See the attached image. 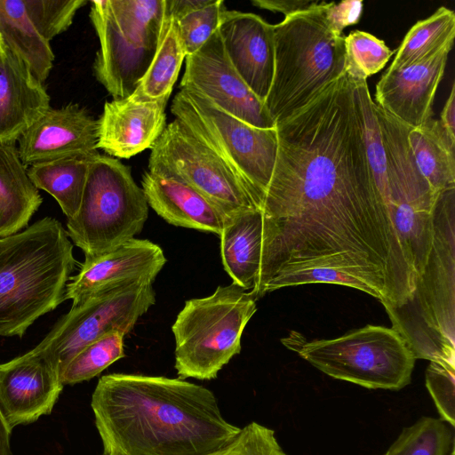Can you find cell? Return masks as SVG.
Returning <instances> with one entry per match:
<instances>
[{
  "label": "cell",
  "mask_w": 455,
  "mask_h": 455,
  "mask_svg": "<svg viewBox=\"0 0 455 455\" xmlns=\"http://www.w3.org/2000/svg\"><path fill=\"white\" fill-rule=\"evenodd\" d=\"M275 128L276 163L259 207L264 272L281 282L336 272L368 283L400 263L352 76L345 71Z\"/></svg>",
  "instance_id": "obj_1"
},
{
  "label": "cell",
  "mask_w": 455,
  "mask_h": 455,
  "mask_svg": "<svg viewBox=\"0 0 455 455\" xmlns=\"http://www.w3.org/2000/svg\"><path fill=\"white\" fill-rule=\"evenodd\" d=\"M91 407L100 455H206L241 428L222 416L210 389L180 378L107 374Z\"/></svg>",
  "instance_id": "obj_2"
},
{
  "label": "cell",
  "mask_w": 455,
  "mask_h": 455,
  "mask_svg": "<svg viewBox=\"0 0 455 455\" xmlns=\"http://www.w3.org/2000/svg\"><path fill=\"white\" fill-rule=\"evenodd\" d=\"M75 267L73 244L54 218L0 238V336L22 337L64 301Z\"/></svg>",
  "instance_id": "obj_3"
},
{
  "label": "cell",
  "mask_w": 455,
  "mask_h": 455,
  "mask_svg": "<svg viewBox=\"0 0 455 455\" xmlns=\"http://www.w3.org/2000/svg\"><path fill=\"white\" fill-rule=\"evenodd\" d=\"M455 188L439 195L432 250L406 304L386 310L416 359L455 367Z\"/></svg>",
  "instance_id": "obj_4"
},
{
  "label": "cell",
  "mask_w": 455,
  "mask_h": 455,
  "mask_svg": "<svg viewBox=\"0 0 455 455\" xmlns=\"http://www.w3.org/2000/svg\"><path fill=\"white\" fill-rule=\"evenodd\" d=\"M328 3L274 25L275 69L264 104L275 124L305 107L346 70L345 42L325 18Z\"/></svg>",
  "instance_id": "obj_5"
},
{
  "label": "cell",
  "mask_w": 455,
  "mask_h": 455,
  "mask_svg": "<svg viewBox=\"0 0 455 455\" xmlns=\"http://www.w3.org/2000/svg\"><path fill=\"white\" fill-rule=\"evenodd\" d=\"M165 15V0L91 1L100 40L93 74L114 100L135 92L157 51Z\"/></svg>",
  "instance_id": "obj_6"
},
{
  "label": "cell",
  "mask_w": 455,
  "mask_h": 455,
  "mask_svg": "<svg viewBox=\"0 0 455 455\" xmlns=\"http://www.w3.org/2000/svg\"><path fill=\"white\" fill-rule=\"evenodd\" d=\"M256 311L254 297L233 283L187 300L172 326L180 379H215L240 353L242 334Z\"/></svg>",
  "instance_id": "obj_7"
},
{
  "label": "cell",
  "mask_w": 455,
  "mask_h": 455,
  "mask_svg": "<svg viewBox=\"0 0 455 455\" xmlns=\"http://www.w3.org/2000/svg\"><path fill=\"white\" fill-rule=\"evenodd\" d=\"M282 343L328 376L370 389L405 387L416 361L404 338L394 328L380 325L311 341L291 331Z\"/></svg>",
  "instance_id": "obj_8"
},
{
  "label": "cell",
  "mask_w": 455,
  "mask_h": 455,
  "mask_svg": "<svg viewBox=\"0 0 455 455\" xmlns=\"http://www.w3.org/2000/svg\"><path fill=\"white\" fill-rule=\"evenodd\" d=\"M148 216L142 188L130 167L99 154L92 162L76 215L67 234L85 258L111 251L141 232Z\"/></svg>",
  "instance_id": "obj_9"
},
{
  "label": "cell",
  "mask_w": 455,
  "mask_h": 455,
  "mask_svg": "<svg viewBox=\"0 0 455 455\" xmlns=\"http://www.w3.org/2000/svg\"><path fill=\"white\" fill-rule=\"evenodd\" d=\"M171 111L224 161L259 209L276 163V128L251 126L184 89L175 95Z\"/></svg>",
  "instance_id": "obj_10"
},
{
  "label": "cell",
  "mask_w": 455,
  "mask_h": 455,
  "mask_svg": "<svg viewBox=\"0 0 455 455\" xmlns=\"http://www.w3.org/2000/svg\"><path fill=\"white\" fill-rule=\"evenodd\" d=\"M153 283L137 280L96 291L72 305L31 353L43 356L60 377L86 346L111 333H129L156 302Z\"/></svg>",
  "instance_id": "obj_11"
},
{
  "label": "cell",
  "mask_w": 455,
  "mask_h": 455,
  "mask_svg": "<svg viewBox=\"0 0 455 455\" xmlns=\"http://www.w3.org/2000/svg\"><path fill=\"white\" fill-rule=\"evenodd\" d=\"M387 158V207L405 250H428L435 234V192L419 170L408 141L411 128L375 103Z\"/></svg>",
  "instance_id": "obj_12"
},
{
  "label": "cell",
  "mask_w": 455,
  "mask_h": 455,
  "mask_svg": "<svg viewBox=\"0 0 455 455\" xmlns=\"http://www.w3.org/2000/svg\"><path fill=\"white\" fill-rule=\"evenodd\" d=\"M148 171L187 183L227 218L258 209L224 161L177 118L151 148Z\"/></svg>",
  "instance_id": "obj_13"
},
{
  "label": "cell",
  "mask_w": 455,
  "mask_h": 455,
  "mask_svg": "<svg viewBox=\"0 0 455 455\" xmlns=\"http://www.w3.org/2000/svg\"><path fill=\"white\" fill-rule=\"evenodd\" d=\"M180 89L195 92L235 118L258 128H275L265 104L235 71L219 29L205 44L186 56Z\"/></svg>",
  "instance_id": "obj_14"
},
{
  "label": "cell",
  "mask_w": 455,
  "mask_h": 455,
  "mask_svg": "<svg viewBox=\"0 0 455 455\" xmlns=\"http://www.w3.org/2000/svg\"><path fill=\"white\" fill-rule=\"evenodd\" d=\"M63 387L52 364L30 351L0 363V411L9 427L51 414Z\"/></svg>",
  "instance_id": "obj_15"
},
{
  "label": "cell",
  "mask_w": 455,
  "mask_h": 455,
  "mask_svg": "<svg viewBox=\"0 0 455 455\" xmlns=\"http://www.w3.org/2000/svg\"><path fill=\"white\" fill-rule=\"evenodd\" d=\"M98 120L85 108L68 103L50 108L18 139L25 166L77 155L98 154Z\"/></svg>",
  "instance_id": "obj_16"
},
{
  "label": "cell",
  "mask_w": 455,
  "mask_h": 455,
  "mask_svg": "<svg viewBox=\"0 0 455 455\" xmlns=\"http://www.w3.org/2000/svg\"><path fill=\"white\" fill-rule=\"evenodd\" d=\"M166 261L158 244L130 239L111 251L85 258L79 272L67 283L64 300L71 299L75 305L96 291L126 282L153 283Z\"/></svg>",
  "instance_id": "obj_17"
},
{
  "label": "cell",
  "mask_w": 455,
  "mask_h": 455,
  "mask_svg": "<svg viewBox=\"0 0 455 455\" xmlns=\"http://www.w3.org/2000/svg\"><path fill=\"white\" fill-rule=\"evenodd\" d=\"M449 44L411 66L388 69L376 84V104L410 128L433 118L432 106L443 78Z\"/></svg>",
  "instance_id": "obj_18"
},
{
  "label": "cell",
  "mask_w": 455,
  "mask_h": 455,
  "mask_svg": "<svg viewBox=\"0 0 455 455\" xmlns=\"http://www.w3.org/2000/svg\"><path fill=\"white\" fill-rule=\"evenodd\" d=\"M219 32L232 66L264 102L274 76V25L254 13L227 10Z\"/></svg>",
  "instance_id": "obj_19"
},
{
  "label": "cell",
  "mask_w": 455,
  "mask_h": 455,
  "mask_svg": "<svg viewBox=\"0 0 455 455\" xmlns=\"http://www.w3.org/2000/svg\"><path fill=\"white\" fill-rule=\"evenodd\" d=\"M168 99L138 102L128 97L106 102L98 119L97 148L125 159L151 148L166 126Z\"/></svg>",
  "instance_id": "obj_20"
},
{
  "label": "cell",
  "mask_w": 455,
  "mask_h": 455,
  "mask_svg": "<svg viewBox=\"0 0 455 455\" xmlns=\"http://www.w3.org/2000/svg\"><path fill=\"white\" fill-rule=\"evenodd\" d=\"M50 108L44 84L0 38V144L15 143Z\"/></svg>",
  "instance_id": "obj_21"
},
{
  "label": "cell",
  "mask_w": 455,
  "mask_h": 455,
  "mask_svg": "<svg viewBox=\"0 0 455 455\" xmlns=\"http://www.w3.org/2000/svg\"><path fill=\"white\" fill-rule=\"evenodd\" d=\"M141 185L148 204L169 224L220 235L228 218L187 183L148 171Z\"/></svg>",
  "instance_id": "obj_22"
},
{
  "label": "cell",
  "mask_w": 455,
  "mask_h": 455,
  "mask_svg": "<svg viewBox=\"0 0 455 455\" xmlns=\"http://www.w3.org/2000/svg\"><path fill=\"white\" fill-rule=\"evenodd\" d=\"M220 237V254L232 283L251 291L259 267L262 215L259 209L242 212L225 221Z\"/></svg>",
  "instance_id": "obj_23"
},
{
  "label": "cell",
  "mask_w": 455,
  "mask_h": 455,
  "mask_svg": "<svg viewBox=\"0 0 455 455\" xmlns=\"http://www.w3.org/2000/svg\"><path fill=\"white\" fill-rule=\"evenodd\" d=\"M42 202L15 144H0V238L25 228Z\"/></svg>",
  "instance_id": "obj_24"
},
{
  "label": "cell",
  "mask_w": 455,
  "mask_h": 455,
  "mask_svg": "<svg viewBox=\"0 0 455 455\" xmlns=\"http://www.w3.org/2000/svg\"><path fill=\"white\" fill-rule=\"evenodd\" d=\"M0 36L44 84L52 68L54 53L30 20L23 0H0Z\"/></svg>",
  "instance_id": "obj_25"
},
{
  "label": "cell",
  "mask_w": 455,
  "mask_h": 455,
  "mask_svg": "<svg viewBox=\"0 0 455 455\" xmlns=\"http://www.w3.org/2000/svg\"><path fill=\"white\" fill-rule=\"evenodd\" d=\"M77 155L33 164L28 175L37 189L50 194L68 220L79 211L89 169L99 155Z\"/></svg>",
  "instance_id": "obj_26"
},
{
  "label": "cell",
  "mask_w": 455,
  "mask_h": 455,
  "mask_svg": "<svg viewBox=\"0 0 455 455\" xmlns=\"http://www.w3.org/2000/svg\"><path fill=\"white\" fill-rule=\"evenodd\" d=\"M408 141L416 164L430 187L437 193L455 188V141L440 121L431 118L411 128Z\"/></svg>",
  "instance_id": "obj_27"
},
{
  "label": "cell",
  "mask_w": 455,
  "mask_h": 455,
  "mask_svg": "<svg viewBox=\"0 0 455 455\" xmlns=\"http://www.w3.org/2000/svg\"><path fill=\"white\" fill-rule=\"evenodd\" d=\"M185 58L186 53L176 22L166 12L156 55L135 92L129 98L138 102L169 98Z\"/></svg>",
  "instance_id": "obj_28"
},
{
  "label": "cell",
  "mask_w": 455,
  "mask_h": 455,
  "mask_svg": "<svg viewBox=\"0 0 455 455\" xmlns=\"http://www.w3.org/2000/svg\"><path fill=\"white\" fill-rule=\"evenodd\" d=\"M455 13L441 6L430 17L419 20L403 37L388 69H398L417 63L453 44Z\"/></svg>",
  "instance_id": "obj_29"
},
{
  "label": "cell",
  "mask_w": 455,
  "mask_h": 455,
  "mask_svg": "<svg viewBox=\"0 0 455 455\" xmlns=\"http://www.w3.org/2000/svg\"><path fill=\"white\" fill-rule=\"evenodd\" d=\"M165 6L176 22L186 56L205 44L227 11L223 0H165Z\"/></svg>",
  "instance_id": "obj_30"
},
{
  "label": "cell",
  "mask_w": 455,
  "mask_h": 455,
  "mask_svg": "<svg viewBox=\"0 0 455 455\" xmlns=\"http://www.w3.org/2000/svg\"><path fill=\"white\" fill-rule=\"evenodd\" d=\"M384 455H454L452 427L441 419L421 417L403 428Z\"/></svg>",
  "instance_id": "obj_31"
},
{
  "label": "cell",
  "mask_w": 455,
  "mask_h": 455,
  "mask_svg": "<svg viewBox=\"0 0 455 455\" xmlns=\"http://www.w3.org/2000/svg\"><path fill=\"white\" fill-rule=\"evenodd\" d=\"M124 335L111 332L83 348L60 374L64 386L89 380L125 356Z\"/></svg>",
  "instance_id": "obj_32"
},
{
  "label": "cell",
  "mask_w": 455,
  "mask_h": 455,
  "mask_svg": "<svg viewBox=\"0 0 455 455\" xmlns=\"http://www.w3.org/2000/svg\"><path fill=\"white\" fill-rule=\"evenodd\" d=\"M346 71L367 79L380 71L394 54L384 41L375 36L355 30L345 36Z\"/></svg>",
  "instance_id": "obj_33"
},
{
  "label": "cell",
  "mask_w": 455,
  "mask_h": 455,
  "mask_svg": "<svg viewBox=\"0 0 455 455\" xmlns=\"http://www.w3.org/2000/svg\"><path fill=\"white\" fill-rule=\"evenodd\" d=\"M27 13L40 33L50 43L67 30L76 12L86 0H23Z\"/></svg>",
  "instance_id": "obj_34"
},
{
  "label": "cell",
  "mask_w": 455,
  "mask_h": 455,
  "mask_svg": "<svg viewBox=\"0 0 455 455\" xmlns=\"http://www.w3.org/2000/svg\"><path fill=\"white\" fill-rule=\"evenodd\" d=\"M206 455H287L278 443L275 431L252 421L222 448Z\"/></svg>",
  "instance_id": "obj_35"
},
{
  "label": "cell",
  "mask_w": 455,
  "mask_h": 455,
  "mask_svg": "<svg viewBox=\"0 0 455 455\" xmlns=\"http://www.w3.org/2000/svg\"><path fill=\"white\" fill-rule=\"evenodd\" d=\"M426 387L440 419L455 426V367L430 362L426 371Z\"/></svg>",
  "instance_id": "obj_36"
},
{
  "label": "cell",
  "mask_w": 455,
  "mask_h": 455,
  "mask_svg": "<svg viewBox=\"0 0 455 455\" xmlns=\"http://www.w3.org/2000/svg\"><path fill=\"white\" fill-rule=\"evenodd\" d=\"M363 8V2L361 0L328 3L324 13L330 28L333 32L342 35L346 27L358 23Z\"/></svg>",
  "instance_id": "obj_37"
},
{
  "label": "cell",
  "mask_w": 455,
  "mask_h": 455,
  "mask_svg": "<svg viewBox=\"0 0 455 455\" xmlns=\"http://www.w3.org/2000/svg\"><path fill=\"white\" fill-rule=\"evenodd\" d=\"M320 1L308 0H252L251 4L260 9L281 12L284 17L311 9Z\"/></svg>",
  "instance_id": "obj_38"
},
{
  "label": "cell",
  "mask_w": 455,
  "mask_h": 455,
  "mask_svg": "<svg viewBox=\"0 0 455 455\" xmlns=\"http://www.w3.org/2000/svg\"><path fill=\"white\" fill-rule=\"evenodd\" d=\"M440 124L451 138L455 141V84H452L450 95L441 112Z\"/></svg>",
  "instance_id": "obj_39"
},
{
  "label": "cell",
  "mask_w": 455,
  "mask_h": 455,
  "mask_svg": "<svg viewBox=\"0 0 455 455\" xmlns=\"http://www.w3.org/2000/svg\"><path fill=\"white\" fill-rule=\"evenodd\" d=\"M12 431L0 411V455H12L11 449Z\"/></svg>",
  "instance_id": "obj_40"
},
{
  "label": "cell",
  "mask_w": 455,
  "mask_h": 455,
  "mask_svg": "<svg viewBox=\"0 0 455 455\" xmlns=\"http://www.w3.org/2000/svg\"><path fill=\"white\" fill-rule=\"evenodd\" d=\"M0 38H1V36H0Z\"/></svg>",
  "instance_id": "obj_41"
}]
</instances>
